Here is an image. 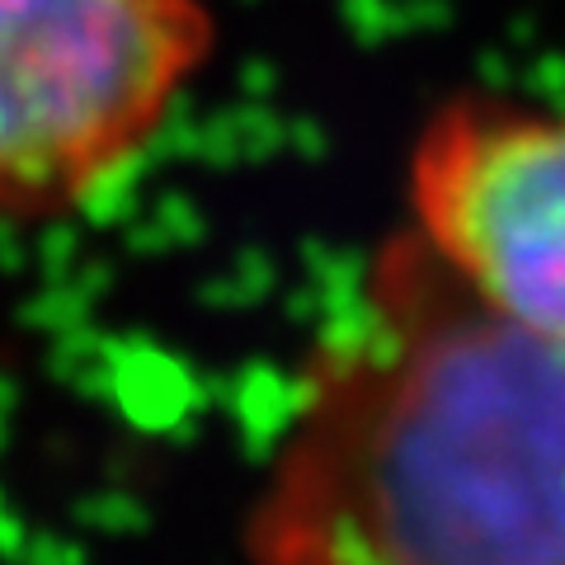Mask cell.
<instances>
[{
    "label": "cell",
    "instance_id": "1",
    "mask_svg": "<svg viewBox=\"0 0 565 565\" xmlns=\"http://www.w3.org/2000/svg\"><path fill=\"white\" fill-rule=\"evenodd\" d=\"M255 565H565V349L396 232L302 363Z\"/></svg>",
    "mask_w": 565,
    "mask_h": 565
},
{
    "label": "cell",
    "instance_id": "2",
    "mask_svg": "<svg viewBox=\"0 0 565 565\" xmlns=\"http://www.w3.org/2000/svg\"><path fill=\"white\" fill-rule=\"evenodd\" d=\"M212 43L203 0H0V212L52 217L109 189Z\"/></svg>",
    "mask_w": 565,
    "mask_h": 565
},
{
    "label": "cell",
    "instance_id": "3",
    "mask_svg": "<svg viewBox=\"0 0 565 565\" xmlns=\"http://www.w3.org/2000/svg\"><path fill=\"white\" fill-rule=\"evenodd\" d=\"M405 203L457 288L565 349V104L448 99L411 147Z\"/></svg>",
    "mask_w": 565,
    "mask_h": 565
}]
</instances>
